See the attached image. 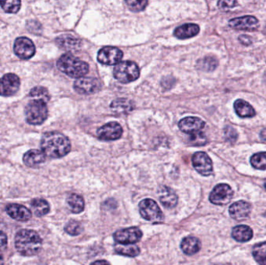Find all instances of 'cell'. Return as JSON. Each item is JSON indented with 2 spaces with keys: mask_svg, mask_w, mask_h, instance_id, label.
I'll use <instances>...</instances> for the list:
<instances>
[{
  "mask_svg": "<svg viewBox=\"0 0 266 265\" xmlns=\"http://www.w3.org/2000/svg\"><path fill=\"white\" fill-rule=\"evenodd\" d=\"M234 110L240 118H253L255 115V109L251 106L250 103L245 100L239 99L234 102Z\"/></svg>",
  "mask_w": 266,
  "mask_h": 265,
  "instance_id": "cell-26",
  "label": "cell"
},
{
  "mask_svg": "<svg viewBox=\"0 0 266 265\" xmlns=\"http://www.w3.org/2000/svg\"><path fill=\"white\" fill-rule=\"evenodd\" d=\"M111 109L114 113L123 115L132 112L134 109V103L129 99H116L111 103Z\"/></svg>",
  "mask_w": 266,
  "mask_h": 265,
  "instance_id": "cell-22",
  "label": "cell"
},
{
  "mask_svg": "<svg viewBox=\"0 0 266 265\" xmlns=\"http://www.w3.org/2000/svg\"><path fill=\"white\" fill-rule=\"evenodd\" d=\"M46 155L41 150L31 149L23 155V161L25 165L29 167H35L45 162Z\"/></svg>",
  "mask_w": 266,
  "mask_h": 265,
  "instance_id": "cell-20",
  "label": "cell"
},
{
  "mask_svg": "<svg viewBox=\"0 0 266 265\" xmlns=\"http://www.w3.org/2000/svg\"><path fill=\"white\" fill-rule=\"evenodd\" d=\"M7 214L16 221L27 222L31 218V213L26 207L18 204H10L6 207Z\"/></svg>",
  "mask_w": 266,
  "mask_h": 265,
  "instance_id": "cell-17",
  "label": "cell"
},
{
  "mask_svg": "<svg viewBox=\"0 0 266 265\" xmlns=\"http://www.w3.org/2000/svg\"><path fill=\"white\" fill-rule=\"evenodd\" d=\"M114 251L118 254L127 257H134L139 255L140 250L134 244H116L114 245Z\"/></svg>",
  "mask_w": 266,
  "mask_h": 265,
  "instance_id": "cell-27",
  "label": "cell"
},
{
  "mask_svg": "<svg viewBox=\"0 0 266 265\" xmlns=\"http://www.w3.org/2000/svg\"><path fill=\"white\" fill-rule=\"evenodd\" d=\"M114 78L122 84H129L139 77V69L135 62L131 61L120 62L114 67Z\"/></svg>",
  "mask_w": 266,
  "mask_h": 265,
  "instance_id": "cell-5",
  "label": "cell"
},
{
  "mask_svg": "<svg viewBox=\"0 0 266 265\" xmlns=\"http://www.w3.org/2000/svg\"><path fill=\"white\" fill-rule=\"evenodd\" d=\"M239 41L245 45H249V44H252V40H251L250 37L247 36V35H240L239 37Z\"/></svg>",
  "mask_w": 266,
  "mask_h": 265,
  "instance_id": "cell-40",
  "label": "cell"
},
{
  "mask_svg": "<svg viewBox=\"0 0 266 265\" xmlns=\"http://www.w3.org/2000/svg\"><path fill=\"white\" fill-rule=\"evenodd\" d=\"M41 148L46 156L58 159L63 157L70 152L71 143L69 139L62 133L50 131L42 136Z\"/></svg>",
  "mask_w": 266,
  "mask_h": 265,
  "instance_id": "cell-1",
  "label": "cell"
},
{
  "mask_svg": "<svg viewBox=\"0 0 266 265\" xmlns=\"http://www.w3.org/2000/svg\"><path fill=\"white\" fill-rule=\"evenodd\" d=\"M7 245V236L2 231H0V252L5 250Z\"/></svg>",
  "mask_w": 266,
  "mask_h": 265,
  "instance_id": "cell-39",
  "label": "cell"
},
{
  "mask_svg": "<svg viewBox=\"0 0 266 265\" xmlns=\"http://www.w3.org/2000/svg\"><path fill=\"white\" fill-rule=\"evenodd\" d=\"M90 265H110L109 263L105 261V260H98V261L93 262Z\"/></svg>",
  "mask_w": 266,
  "mask_h": 265,
  "instance_id": "cell-41",
  "label": "cell"
},
{
  "mask_svg": "<svg viewBox=\"0 0 266 265\" xmlns=\"http://www.w3.org/2000/svg\"><path fill=\"white\" fill-rule=\"evenodd\" d=\"M142 236V232L139 228L130 227L120 229L114 232V238L116 242L122 244H133L139 242Z\"/></svg>",
  "mask_w": 266,
  "mask_h": 265,
  "instance_id": "cell-13",
  "label": "cell"
},
{
  "mask_svg": "<svg viewBox=\"0 0 266 265\" xmlns=\"http://www.w3.org/2000/svg\"><path fill=\"white\" fill-rule=\"evenodd\" d=\"M139 213L143 219L152 223H162L164 220V216L160 207L154 200L144 199L139 205Z\"/></svg>",
  "mask_w": 266,
  "mask_h": 265,
  "instance_id": "cell-6",
  "label": "cell"
},
{
  "mask_svg": "<svg viewBox=\"0 0 266 265\" xmlns=\"http://www.w3.org/2000/svg\"><path fill=\"white\" fill-rule=\"evenodd\" d=\"M126 4H127L129 8L132 11L139 12L142 11L147 7L148 2L142 0V1H138V0H128Z\"/></svg>",
  "mask_w": 266,
  "mask_h": 265,
  "instance_id": "cell-36",
  "label": "cell"
},
{
  "mask_svg": "<svg viewBox=\"0 0 266 265\" xmlns=\"http://www.w3.org/2000/svg\"><path fill=\"white\" fill-rule=\"evenodd\" d=\"M181 248L187 255H193L200 251L201 243L198 238L188 236L181 241Z\"/></svg>",
  "mask_w": 266,
  "mask_h": 265,
  "instance_id": "cell-23",
  "label": "cell"
},
{
  "mask_svg": "<svg viewBox=\"0 0 266 265\" xmlns=\"http://www.w3.org/2000/svg\"><path fill=\"white\" fill-rule=\"evenodd\" d=\"M123 57V52L116 47H104L98 51V60L107 66L118 65Z\"/></svg>",
  "mask_w": 266,
  "mask_h": 265,
  "instance_id": "cell-10",
  "label": "cell"
},
{
  "mask_svg": "<svg viewBox=\"0 0 266 265\" xmlns=\"http://www.w3.org/2000/svg\"><path fill=\"white\" fill-rule=\"evenodd\" d=\"M205 122L203 120L196 117H188L183 118L179 121L178 127L183 132L190 134L191 136L201 133L205 127Z\"/></svg>",
  "mask_w": 266,
  "mask_h": 265,
  "instance_id": "cell-15",
  "label": "cell"
},
{
  "mask_svg": "<svg viewBox=\"0 0 266 265\" xmlns=\"http://www.w3.org/2000/svg\"><path fill=\"white\" fill-rule=\"evenodd\" d=\"M4 258H3L2 256L0 255V265H4Z\"/></svg>",
  "mask_w": 266,
  "mask_h": 265,
  "instance_id": "cell-43",
  "label": "cell"
},
{
  "mask_svg": "<svg viewBox=\"0 0 266 265\" xmlns=\"http://www.w3.org/2000/svg\"><path fill=\"white\" fill-rule=\"evenodd\" d=\"M218 62L215 58L207 56L203 59H199L197 62V67L199 69L206 72H210L217 67Z\"/></svg>",
  "mask_w": 266,
  "mask_h": 265,
  "instance_id": "cell-32",
  "label": "cell"
},
{
  "mask_svg": "<svg viewBox=\"0 0 266 265\" xmlns=\"http://www.w3.org/2000/svg\"><path fill=\"white\" fill-rule=\"evenodd\" d=\"M252 255L260 265H266V242L259 243L254 246Z\"/></svg>",
  "mask_w": 266,
  "mask_h": 265,
  "instance_id": "cell-30",
  "label": "cell"
},
{
  "mask_svg": "<svg viewBox=\"0 0 266 265\" xmlns=\"http://www.w3.org/2000/svg\"><path fill=\"white\" fill-rule=\"evenodd\" d=\"M20 81L16 74L8 73L0 80V96L10 97L18 91Z\"/></svg>",
  "mask_w": 266,
  "mask_h": 265,
  "instance_id": "cell-11",
  "label": "cell"
},
{
  "mask_svg": "<svg viewBox=\"0 0 266 265\" xmlns=\"http://www.w3.org/2000/svg\"><path fill=\"white\" fill-rule=\"evenodd\" d=\"M56 41L59 48L66 50V51H77L81 47L82 44L80 39L69 35L59 36Z\"/></svg>",
  "mask_w": 266,
  "mask_h": 265,
  "instance_id": "cell-21",
  "label": "cell"
},
{
  "mask_svg": "<svg viewBox=\"0 0 266 265\" xmlns=\"http://www.w3.org/2000/svg\"><path fill=\"white\" fill-rule=\"evenodd\" d=\"M57 67L61 72L72 78H82L88 72L89 66L87 62L80 60L72 54H65L59 58Z\"/></svg>",
  "mask_w": 266,
  "mask_h": 265,
  "instance_id": "cell-3",
  "label": "cell"
},
{
  "mask_svg": "<svg viewBox=\"0 0 266 265\" xmlns=\"http://www.w3.org/2000/svg\"><path fill=\"white\" fill-rule=\"evenodd\" d=\"M264 189H266V180H265V182H264Z\"/></svg>",
  "mask_w": 266,
  "mask_h": 265,
  "instance_id": "cell-44",
  "label": "cell"
},
{
  "mask_svg": "<svg viewBox=\"0 0 266 265\" xmlns=\"http://www.w3.org/2000/svg\"><path fill=\"white\" fill-rule=\"evenodd\" d=\"M49 115L46 103L40 100H31L25 108V116L28 123L39 125L47 119Z\"/></svg>",
  "mask_w": 266,
  "mask_h": 265,
  "instance_id": "cell-4",
  "label": "cell"
},
{
  "mask_svg": "<svg viewBox=\"0 0 266 265\" xmlns=\"http://www.w3.org/2000/svg\"><path fill=\"white\" fill-rule=\"evenodd\" d=\"M192 165L201 175L208 177L212 174V163L209 155L203 152H197L193 155Z\"/></svg>",
  "mask_w": 266,
  "mask_h": 265,
  "instance_id": "cell-12",
  "label": "cell"
},
{
  "mask_svg": "<svg viewBox=\"0 0 266 265\" xmlns=\"http://www.w3.org/2000/svg\"><path fill=\"white\" fill-rule=\"evenodd\" d=\"M229 26L239 30H248L253 31L258 26V20L252 16L237 17L229 21Z\"/></svg>",
  "mask_w": 266,
  "mask_h": 265,
  "instance_id": "cell-18",
  "label": "cell"
},
{
  "mask_svg": "<svg viewBox=\"0 0 266 265\" xmlns=\"http://www.w3.org/2000/svg\"><path fill=\"white\" fill-rule=\"evenodd\" d=\"M31 205L33 213L38 217L45 216L50 210L49 203L45 200L41 199V198H35V199L32 200Z\"/></svg>",
  "mask_w": 266,
  "mask_h": 265,
  "instance_id": "cell-28",
  "label": "cell"
},
{
  "mask_svg": "<svg viewBox=\"0 0 266 265\" xmlns=\"http://www.w3.org/2000/svg\"><path fill=\"white\" fill-rule=\"evenodd\" d=\"M98 136L104 141H114L123 136V128L118 122H109L98 130Z\"/></svg>",
  "mask_w": 266,
  "mask_h": 265,
  "instance_id": "cell-14",
  "label": "cell"
},
{
  "mask_svg": "<svg viewBox=\"0 0 266 265\" xmlns=\"http://www.w3.org/2000/svg\"><path fill=\"white\" fill-rule=\"evenodd\" d=\"M232 236L238 242H247L253 236V231L246 225H239L232 230Z\"/></svg>",
  "mask_w": 266,
  "mask_h": 265,
  "instance_id": "cell-25",
  "label": "cell"
},
{
  "mask_svg": "<svg viewBox=\"0 0 266 265\" xmlns=\"http://www.w3.org/2000/svg\"><path fill=\"white\" fill-rule=\"evenodd\" d=\"M13 50H14L16 56L23 60L32 58L35 56V51H36L35 44L33 41L26 37L16 38L14 42V46H13Z\"/></svg>",
  "mask_w": 266,
  "mask_h": 265,
  "instance_id": "cell-9",
  "label": "cell"
},
{
  "mask_svg": "<svg viewBox=\"0 0 266 265\" xmlns=\"http://www.w3.org/2000/svg\"><path fill=\"white\" fill-rule=\"evenodd\" d=\"M83 226L81 223L75 220H71L65 226V231L67 232L68 234L71 236H77L80 235L83 232Z\"/></svg>",
  "mask_w": 266,
  "mask_h": 265,
  "instance_id": "cell-35",
  "label": "cell"
},
{
  "mask_svg": "<svg viewBox=\"0 0 266 265\" xmlns=\"http://www.w3.org/2000/svg\"><path fill=\"white\" fill-rule=\"evenodd\" d=\"M160 201L162 205L167 208H173L178 204V196L176 193L168 187H162L159 192Z\"/></svg>",
  "mask_w": 266,
  "mask_h": 265,
  "instance_id": "cell-19",
  "label": "cell"
},
{
  "mask_svg": "<svg viewBox=\"0 0 266 265\" xmlns=\"http://www.w3.org/2000/svg\"><path fill=\"white\" fill-rule=\"evenodd\" d=\"M234 192L226 183H220L214 188L209 195V201L214 205H227L231 201Z\"/></svg>",
  "mask_w": 266,
  "mask_h": 265,
  "instance_id": "cell-7",
  "label": "cell"
},
{
  "mask_svg": "<svg viewBox=\"0 0 266 265\" xmlns=\"http://www.w3.org/2000/svg\"><path fill=\"white\" fill-rule=\"evenodd\" d=\"M0 6L3 10L8 13H16L20 10L21 3L18 0H9V1H0Z\"/></svg>",
  "mask_w": 266,
  "mask_h": 265,
  "instance_id": "cell-34",
  "label": "cell"
},
{
  "mask_svg": "<svg viewBox=\"0 0 266 265\" xmlns=\"http://www.w3.org/2000/svg\"><path fill=\"white\" fill-rule=\"evenodd\" d=\"M236 5H237V2L236 1H220L218 2V7L221 10H230V9L235 7Z\"/></svg>",
  "mask_w": 266,
  "mask_h": 265,
  "instance_id": "cell-38",
  "label": "cell"
},
{
  "mask_svg": "<svg viewBox=\"0 0 266 265\" xmlns=\"http://www.w3.org/2000/svg\"><path fill=\"white\" fill-rule=\"evenodd\" d=\"M260 137H261L263 140L266 141V128L265 129H263L262 131H261V133H260Z\"/></svg>",
  "mask_w": 266,
  "mask_h": 265,
  "instance_id": "cell-42",
  "label": "cell"
},
{
  "mask_svg": "<svg viewBox=\"0 0 266 265\" xmlns=\"http://www.w3.org/2000/svg\"><path fill=\"white\" fill-rule=\"evenodd\" d=\"M225 136L226 139L230 143H234L237 140V133L235 129L232 128V127H227L225 128Z\"/></svg>",
  "mask_w": 266,
  "mask_h": 265,
  "instance_id": "cell-37",
  "label": "cell"
},
{
  "mask_svg": "<svg viewBox=\"0 0 266 265\" xmlns=\"http://www.w3.org/2000/svg\"><path fill=\"white\" fill-rule=\"evenodd\" d=\"M212 265H220V264H212Z\"/></svg>",
  "mask_w": 266,
  "mask_h": 265,
  "instance_id": "cell-45",
  "label": "cell"
},
{
  "mask_svg": "<svg viewBox=\"0 0 266 265\" xmlns=\"http://www.w3.org/2000/svg\"><path fill=\"white\" fill-rule=\"evenodd\" d=\"M251 209H252V207L248 202L245 201H239L230 205L229 213L234 220L240 221V220H245L248 217V216L250 215Z\"/></svg>",
  "mask_w": 266,
  "mask_h": 265,
  "instance_id": "cell-16",
  "label": "cell"
},
{
  "mask_svg": "<svg viewBox=\"0 0 266 265\" xmlns=\"http://www.w3.org/2000/svg\"><path fill=\"white\" fill-rule=\"evenodd\" d=\"M15 246L21 255L31 257L40 252L42 247V241L35 231L22 229L16 233Z\"/></svg>",
  "mask_w": 266,
  "mask_h": 265,
  "instance_id": "cell-2",
  "label": "cell"
},
{
  "mask_svg": "<svg viewBox=\"0 0 266 265\" xmlns=\"http://www.w3.org/2000/svg\"><path fill=\"white\" fill-rule=\"evenodd\" d=\"M74 87L76 91L80 94L89 95L98 93L102 88V84L96 78L82 77L75 81Z\"/></svg>",
  "mask_w": 266,
  "mask_h": 265,
  "instance_id": "cell-8",
  "label": "cell"
},
{
  "mask_svg": "<svg viewBox=\"0 0 266 265\" xmlns=\"http://www.w3.org/2000/svg\"><path fill=\"white\" fill-rule=\"evenodd\" d=\"M67 203L72 213L78 214L84 209V200L77 194H72L67 198Z\"/></svg>",
  "mask_w": 266,
  "mask_h": 265,
  "instance_id": "cell-29",
  "label": "cell"
},
{
  "mask_svg": "<svg viewBox=\"0 0 266 265\" xmlns=\"http://www.w3.org/2000/svg\"><path fill=\"white\" fill-rule=\"evenodd\" d=\"M251 164L257 170H266V152H258L252 155Z\"/></svg>",
  "mask_w": 266,
  "mask_h": 265,
  "instance_id": "cell-33",
  "label": "cell"
},
{
  "mask_svg": "<svg viewBox=\"0 0 266 265\" xmlns=\"http://www.w3.org/2000/svg\"><path fill=\"white\" fill-rule=\"evenodd\" d=\"M31 100H40L47 103L50 100V95L47 89L43 87H35L30 91Z\"/></svg>",
  "mask_w": 266,
  "mask_h": 265,
  "instance_id": "cell-31",
  "label": "cell"
},
{
  "mask_svg": "<svg viewBox=\"0 0 266 265\" xmlns=\"http://www.w3.org/2000/svg\"><path fill=\"white\" fill-rule=\"evenodd\" d=\"M199 26L195 23H186L178 26L175 31V35L180 39L192 38L199 34Z\"/></svg>",
  "mask_w": 266,
  "mask_h": 265,
  "instance_id": "cell-24",
  "label": "cell"
}]
</instances>
